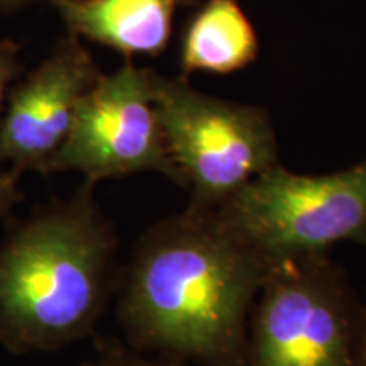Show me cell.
<instances>
[{
	"label": "cell",
	"instance_id": "obj_1",
	"mask_svg": "<svg viewBox=\"0 0 366 366\" xmlns=\"http://www.w3.org/2000/svg\"><path fill=\"white\" fill-rule=\"evenodd\" d=\"M268 268L216 210L189 205L144 232L119 278L127 341L175 363L244 366Z\"/></svg>",
	"mask_w": 366,
	"mask_h": 366
},
{
	"label": "cell",
	"instance_id": "obj_2",
	"mask_svg": "<svg viewBox=\"0 0 366 366\" xmlns=\"http://www.w3.org/2000/svg\"><path fill=\"white\" fill-rule=\"evenodd\" d=\"M92 187L38 209L0 241V342L11 353L61 350L94 332L107 307L117 237Z\"/></svg>",
	"mask_w": 366,
	"mask_h": 366
},
{
	"label": "cell",
	"instance_id": "obj_3",
	"mask_svg": "<svg viewBox=\"0 0 366 366\" xmlns=\"http://www.w3.org/2000/svg\"><path fill=\"white\" fill-rule=\"evenodd\" d=\"M363 307L329 254L268 268L244 366H358Z\"/></svg>",
	"mask_w": 366,
	"mask_h": 366
},
{
	"label": "cell",
	"instance_id": "obj_4",
	"mask_svg": "<svg viewBox=\"0 0 366 366\" xmlns=\"http://www.w3.org/2000/svg\"><path fill=\"white\" fill-rule=\"evenodd\" d=\"M216 212L269 267L329 254L342 241L366 244V158L327 175L274 164Z\"/></svg>",
	"mask_w": 366,
	"mask_h": 366
},
{
	"label": "cell",
	"instance_id": "obj_5",
	"mask_svg": "<svg viewBox=\"0 0 366 366\" xmlns=\"http://www.w3.org/2000/svg\"><path fill=\"white\" fill-rule=\"evenodd\" d=\"M157 111L164 143L192 194L190 207L217 210L278 159L268 114L158 76Z\"/></svg>",
	"mask_w": 366,
	"mask_h": 366
},
{
	"label": "cell",
	"instance_id": "obj_6",
	"mask_svg": "<svg viewBox=\"0 0 366 366\" xmlns=\"http://www.w3.org/2000/svg\"><path fill=\"white\" fill-rule=\"evenodd\" d=\"M157 73L126 61L100 75L76 105L53 172H80L89 183L157 172L183 187L157 111Z\"/></svg>",
	"mask_w": 366,
	"mask_h": 366
},
{
	"label": "cell",
	"instance_id": "obj_7",
	"mask_svg": "<svg viewBox=\"0 0 366 366\" xmlns=\"http://www.w3.org/2000/svg\"><path fill=\"white\" fill-rule=\"evenodd\" d=\"M100 75L79 38L70 34L59 41L9 94L0 119V164L48 175L70 132L76 105Z\"/></svg>",
	"mask_w": 366,
	"mask_h": 366
},
{
	"label": "cell",
	"instance_id": "obj_8",
	"mask_svg": "<svg viewBox=\"0 0 366 366\" xmlns=\"http://www.w3.org/2000/svg\"><path fill=\"white\" fill-rule=\"evenodd\" d=\"M68 31L126 56H158L167 49L173 17L192 0H49Z\"/></svg>",
	"mask_w": 366,
	"mask_h": 366
},
{
	"label": "cell",
	"instance_id": "obj_9",
	"mask_svg": "<svg viewBox=\"0 0 366 366\" xmlns=\"http://www.w3.org/2000/svg\"><path fill=\"white\" fill-rule=\"evenodd\" d=\"M258 36L237 0H207L189 21L180 46L185 75L242 70L258 56Z\"/></svg>",
	"mask_w": 366,
	"mask_h": 366
},
{
	"label": "cell",
	"instance_id": "obj_10",
	"mask_svg": "<svg viewBox=\"0 0 366 366\" xmlns=\"http://www.w3.org/2000/svg\"><path fill=\"white\" fill-rule=\"evenodd\" d=\"M84 366H178L175 361L167 358H148L143 351L127 350L124 346H119L116 342H107L100 346L97 356L94 360L86 361Z\"/></svg>",
	"mask_w": 366,
	"mask_h": 366
},
{
	"label": "cell",
	"instance_id": "obj_11",
	"mask_svg": "<svg viewBox=\"0 0 366 366\" xmlns=\"http://www.w3.org/2000/svg\"><path fill=\"white\" fill-rule=\"evenodd\" d=\"M19 71V46L12 39L0 38V112L4 109L9 85Z\"/></svg>",
	"mask_w": 366,
	"mask_h": 366
},
{
	"label": "cell",
	"instance_id": "obj_12",
	"mask_svg": "<svg viewBox=\"0 0 366 366\" xmlns=\"http://www.w3.org/2000/svg\"><path fill=\"white\" fill-rule=\"evenodd\" d=\"M21 173L14 168L6 172H0V217L7 216L14 205L22 199L19 190Z\"/></svg>",
	"mask_w": 366,
	"mask_h": 366
},
{
	"label": "cell",
	"instance_id": "obj_13",
	"mask_svg": "<svg viewBox=\"0 0 366 366\" xmlns=\"http://www.w3.org/2000/svg\"><path fill=\"white\" fill-rule=\"evenodd\" d=\"M358 366H366V307H363V320H361V340H360Z\"/></svg>",
	"mask_w": 366,
	"mask_h": 366
},
{
	"label": "cell",
	"instance_id": "obj_14",
	"mask_svg": "<svg viewBox=\"0 0 366 366\" xmlns=\"http://www.w3.org/2000/svg\"><path fill=\"white\" fill-rule=\"evenodd\" d=\"M29 2H33V0H0V14L12 12L22 6H27Z\"/></svg>",
	"mask_w": 366,
	"mask_h": 366
}]
</instances>
